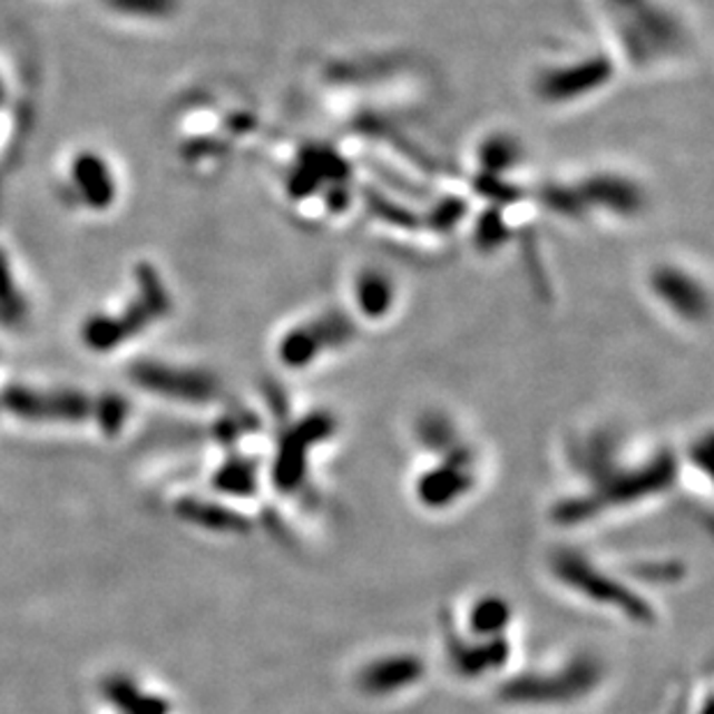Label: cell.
Here are the masks:
<instances>
[{
	"label": "cell",
	"instance_id": "cell-5",
	"mask_svg": "<svg viewBox=\"0 0 714 714\" xmlns=\"http://www.w3.org/2000/svg\"><path fill=\"white\" fill-rule=\"evenodd\" d=\"M511 610L507 601L500 597H486L479 599L470 610V629L479 636H500L502 629L509 625Z\"/></svg>",
	"mask_w": 714,
	"mask_h": 714
},
{
	"label": "cell",
	"instance_id": "cell-6",
	"mask_svg": "<svg viewBox=\"0 0 714 714\" xmlns=\"http://www.w3.org/2000/svg\"><path fill=\"white\" fill-rule=\"evenodd\" d=\"M109 6L118 12L139 14V17H165L174 10L176 0H109Z\"/></svg>",
	"mask_w": 714,
	"mask_h": 714
},
{
	"label": "cell",
	"instance_id": "cell-3",
	"mask_svg": "<svg viewBox=\"0 0 714 714\" xmlns=\"http://www.w3.org/2000/svg\"><path fill=\"white\" fill-rule=\"evenodd\" d=\"M77 190L90 208H107L116 197V183L109 165L96 153H81L72 165Z\"/></svg>",
	"mask_w": 714,
	"mask_h": 714
},
{
	"label": "cell",
	"instance_id": "cell-4",
	"mask_svg": "<svg viewBox=\"0 0 714 714\" xmlns=\"http://www.w3.org/2000/svg\"><path fill=\"white\" fill-rule=\"evenodd\" d=\"M472 486V477L460 464L449 470H434L421 479L419 498L430 507H447Z\"/></svg>",
	"mask_w": 714,
	"mask_h": 714
},
{
	"label": "cell",
	"instance_id": "cell-2",
	"mask_svg": "<svg viewBox=\"0 0 714 714\" xmlns=\"http://www.w3.org/2000/svg\"><path fill=\"white\" fill-rule=\"evenodd\" d=\"M421 662L414 657H405V655H395V657H387L380 659L375 664H370L359 682L363 692L372 694V696H380V694H393L405 689L421 677Z\"/></svg>",
	"mask_w": 714,
	"mask_h": 714
},
{
	"label": "cell",
	"instance_id": "cell-1",
	"mask_svg": "<svg viewBox=\"0 0 714 714\" xmlns=\"http://www.w3.org/2000/svg\"><path fill=\"white\" fill-rule=\"evenodd\" d=\"M557 576H560L565 583L578 587V593L587 595L593 601L599 604H610V606H623L619 610H627L634 617H645L647 615V604L634 595H625L623 589L615 580L601 576L595 567H589L587 563L578 560L574 555H565L560 563L555 565Z\"/></svg>",
	"mask_w": 714,
	"mask_h": 714
}]
</instances>
